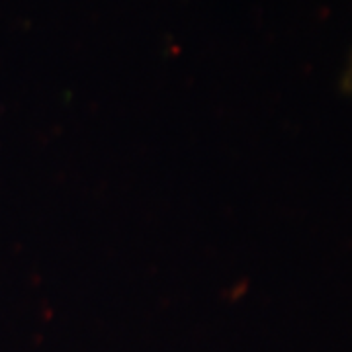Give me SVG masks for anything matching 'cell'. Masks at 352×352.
Segmentation results:
<instances>
[{
	"label": "cell",
	"instance_id": "6da1fadb",
	"mask_svg": "<svg viewBox=\"0 0 352 352\" xmlns=\"http://www.w3.org/2000/svg\"><path fill=\"white\" fill-rule=\"evenodd\" d=\"M344 87L349 92H352V59L351 65H349V71H346V76H344Z\"/></svg>",
	"mask_w": 352,
	"mask_h": 352
}]
</instances>
